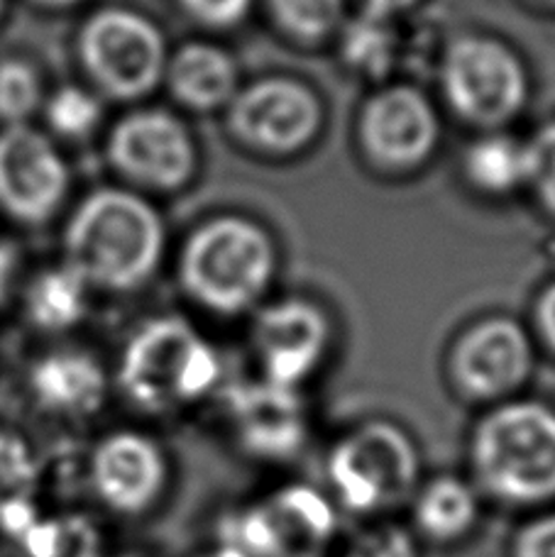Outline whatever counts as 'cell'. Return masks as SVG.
I'll return each instance as SVG.
<instances>
[{"label":"cell","instance_id":"cell-37","mask_svg":"<svg viewBox=\"0 0 555 557\" xmlns=\"http://www.w3.org/2000/svg\"><path fill=\"white\" fill-rule=\"evenodd\" d=\"M546 3H555V0H546Z\"/></svg>","mask_w":555,"mask_h":557},{"label":"cell","instance_id":"cell-2","mask_svg":"<svg viewBox=\"0 0 555 557\" xmlns=\"http://www.w3.org/2000/svg\"><path fill=\"white\" fill-rule=\"evenodd\" d=\"M164 247L162 221L143 198L103 188L78 206L66 231V267L86 284L131 288L155 272Z\"/></svg>","mask_w":555,"mask_h":557},{"label":"cell","instance_id":"cell-25","mask_svg":"<svg viewBox=\"0 0 555 557\" xmlns=\"http://www.w3.org/2000/svg\"><path fill=\"white\" fill-rule=\"evenodd\" d=\"M276 17L304 39H319L338 25L343 0H272Z\"/></svg>","mask_w":555,"mask_h":557},{"label":"cell","instance_id":"cell-17","mask_svg":"<svg viewBox=\"0 0 555 557\" xmlns=\"http://www.w3.org/2000/svg\"><path fill=\"white\" fill-rule=\"evenodd\" d=\"M411 531L431 545L468 541L482 519V496L460 474H435L411 496Z\"/></svg>","mask_w":555,"mask_h":557},{"label":"cell","instance_id":"cell-34","mask_svg":"<svg viewBox=\"0 0 555 557\" xmlns=\"http://www.w3.org/2000/svg\"><path fill=\"white\" fill-rule=\"evenodd\" d=\"M196 557H245V555H240V553L233 550V548H225V545H215V548L206 550V553L196 555Z\"/></svg>","mask_w":555,"mask_h":557},{"label":"cell","instance_id":"cell-14","mask_svg":"<svg viewBox=\"0 0 555 557\" xmlns=\"http://www.w3.org/2000/svg\"><path fill=\"white\" fill-rule=\"evenodd\" d=\"M455 380L470 399L492 401L511 394L531 370V345L514 321L494 318L474 327L458 345Z\"/></svg>","mask_w":555,"mask_h":557},{"label":"cell","instance_id":"cell-12","mask_svg":"<svg viewBox=\"0 0 555 557\" xmlns=\"http://www.w3.org/2000/svg\"><path fill=\"white\" fill-rule=\"evenodd\" d=\"M321 123L313 94L296 82L272 78L247 88L233 103V127L247 143L289 152L309 143Z\"/></svg>","mask_w":555,"mask_h":557},{"label":"cell","instance_id":"cell-31","mask_svg":"<svg viewBox=\"0 0 555 557\" xmlns=\"http://www.w3.org/2000/svg\"><path fill=\"white\" fill-rule=\"evenodd\" d=\"M541 325L546 331L551 345L555 347V286L548 288V294L541 301Z\"/></svg>","mask_w":555,"mask_h":557},{"label":"cell","instance_id":"cell-6","mask_svg":"<svg viewBox=\"0 0 555 557\" xmlns=\"http://www.w3.org/2000/svg\"><path fill=\"white\" fill-rule=\"evenodd\" d=\"M272 267V243L260 227L243 218H221L188 240L182 276L203 306L237 313L260 298L270 284Z\"/></svg>","mask_w":555,"mask_h":557},{"label":"cell","instance_id":"cell-26","mask_svg":"<svg viewBox=\"0 0 555 557\" xmlns=\"http://www.w3.org/2000/svg\"><path fill=\"white\" fill-rule=\"evenodd\" d=\"M39 103L37 74L23 62L0 64V121L23 125Z\"/></svg>","mask_w":555,"mask_h":557},{"label":"cell","instance_id":"cell-5","mask_svg":"<svg viewBox=\"0 0 555 557\" xmlns=\"http://www.w3.org/2000/svg\"><path fill=\"white\" fill-rule=\"evenodd\" d=\"M338 531L331 496L294 482L227 516L218 545L245 557H329Z\"/></svg>","mask_w":555,"mask_h":557},{"label":"cell","instance_id":"cell-27","mask_svg":"<svg viewBox=\"0 0 555 557\" xmlns=\"http://www.w3.org/2000/svg\"><path fill=\"white\" fill-rule=\"evenodd\" d=\"M47 117L57 133L66 137H84L94 131L98 117H101V106L84 88L66 86L52 96L47 106Z\"/></svg>","mask_w":555,"mask_h":557},{"label":"cell","instance_id":"cell-32","mask_svg":"<svg viewBox=\"0 0 555 557\" xmlns=\"http://www.w3.org/2000/svg\"><path fill=\"white\" fill-rule=\"evenodd\" d=\"M13 267H15L13 250H10L8 245L0 243V301H3V298H5L10 274H13Z\"/></svg>","mask_w":555,"mask_h":557},{"label":"cell","instance_id":"cell-9","mask_svg":"<svg viewBox=\"0 0 555 557\" xmlns=\"http://www.w3.org/2000/svg\"><path fill=\"white\" fill-rule=\"evenodd\" d=\"M443 78L455 111L480 125L504 123L527 96V76L517 57L482 37H465L451 47Z\"/></svg>","mask_w":555,"mask_h":557},{"label":"cell","instance_id":"cell-10","mask_svg":"<svg viewBox=\"0 0 555 557\" xmlns=\"http://www.w3.org/2000/svg\"><path fill=\"white\" fill-rule=\"evenodd\" d=\"M69 186L64 159L45 135L27 125L0 133V206L25 223L52 215Z\"/></svg>","mask_w":555,"mask_h":557},{"label":"cell","instance_id":"cell-20","mask_svg":"<svg viewBox=\"0 0 555 557\" xmlns=\"http://www.w3.org/2000/svg\"><path fill=\"white\" fill-rule=\"evenodd\" d=\"M27 311L45 331H66L84 318L86 282L72 267L45 272L27 294Z\"/></svg>","mask_w":555,"mask_h":557},{"label":"cell","instance_id":"cell-11","mask_svg":"<svg viewBox=\"0 0 555 557\" xmlns=\"http://www.w3.org/2000/svg\"><path fill=\"white\" fill-rule=\"evenodd\" d=\"M231 425L243 453L260 462L294 460L309 437L299 392L267 380L243 384L231 394Z\"/></svg>","mask_w":555,"mask_h":557},{"label":"cell","instance_id":"cell-19","mask_svg":"<svg viewBox=\"0 0 555 557\" xmlns=\"http://www.w3.org/2000/svg\"><path fill=\"white\" fill-rule=\"evenodd\" d=\"M170 82L184 103L208 111V108L231 101L235 91V66L221 49L188 45L172 59Z\"/></svg>","mask_w":555,"mask_h":557},{"label":"cell","instance_id":"cell-16","mask_svg":"<svg viewBox=\"0 0 555 557\" xmlns=\"http://www.w3.org/2000/svg\"><path fill=\"white\" fill-rule=\"evenodd\" d=\"M362 137L374 159L392 166H409L431 154L439 139V121L419 91L390 88L365 108Z\"/></svg>","mask_w":555,"mask_h":557},{"label":"cell","instance_id":"cell-4","mask_svg":"<svg viewBox=\"0 0 555 557\" xmlns=\"http://www.w3.org/2000/svg\"><path fill=\"white\" fill-rule=\"evenodd\" d=\"M221 376L211 345L180 318L147 323L125 347L118 380L127 399L150 413H166L203 399Z\"/></svg>","mask_w":555,"mask_h":557},{"label":"cell","instance_id":"cell-36","mask_svg":"<svg viewBox=\"0 0 555 557\" xmlns=\"http://www.w3.org/2000/svg\"><path fill=\"white\" fill-rule=\"evenodd\" d=\"M0 10H3V0H0Z\"/></svg>","mask_w":555,"mask_h":557},{"label":"cell","instance_id":"cell-29","mask_svg":"<svg viewBox=\"0 0 555 557\" xmlns=\"http://www.w3.org/2000/svg\"><path fill=\"white\" fill-rule=\"evenodd\" d=\"M511 557H555V511L521 525L511 541Z\"/></svg>","mask_w":555,"mask_h":557},{"label":"cell","instance_id":"cell-18","mask_svg":"<svg viewBox=\"0 0 555 557\" xmlns=\"http://www.w3.org/2000/svg\"><path fill=\"white\" fill-rule=\"evenodd\" d=\"M37 404L49 413L82 418L96 413L106 399V374L82 352H52L29 374Z\"/></svg>","mask_w":555,"mask_h":557},{"label":"cell","instance_id":"cell-24","mask_svg":"<svg viewBox=\"0 0 555 557\" xmlns=\"http://www.w3.org/2000/svg\"><path fill=\"white\" fill-rule=\"evenodd\" d=\"M341 557H421V548L409 525L374 521L353 535Z\"/></svg>","mask_w":555,"mask_h":557},{"label":"cell","instance_id":"cell-21","mask_svg":"<svg viewBox=\"0 0 555 557\" xmlns=\"http://www.w3.org/2000/svg\"><path fill=\"white\" fill-rule=\"evenodd\" d=\"M468 172L488 191H511L527 182V147L509 137L480 139L468 154Z\"/></svg>","mask_w":555,"mask_h":557},{"label":"cell","instance_id":"cell-22","mask_svg":"<svg viewBox=\"0 0 555 557\" xmlns=\"http://www.w3.org/2000/svg\"><path fill=\"white\" fill-rule=\"evenodd\" d=\"M394 49V29L386 23L384 15H377L368 10V13L345 29L343 54L350 66L360 69L365 74L382 76L390 72Z\"/></svg>","mask_w":555,"mask_h":557},{"label":"cell","instance_id":"cell-7","mask_svg":"<svg viewBox=\"0 0 555 557\" xmlns=\"http://www.w3.org/2000/svg\"><path fill=\"white\" fill-rule=\"evenodd\" d=\"M82 54L98 86L118 98L152 91L166 66L160 29L127 10H103L88 20Z\"/></svg>","mask_w":555,"mask_h":557},{"label":"cell","instance_id":"cell-30","mask_svg":"<svg viewBox=\"0 0 555 557\" xmlns=\"http://www.w3.org/2000/svg\"><path fill=\"white\" fill-rule=\"evenodd\" d=\"M184 5L208 25H233L247 13L250 0H184Z\"/></svg>","mask_w":555,"mask_h":557},{"label":"cell","instance_id":"cell-28","mask_svg":"<svg viewBox=\"0 0 555 557\" xmlns=\"http://www.w3.org/2000/svg\"><path fill=\"white\" fill-rule=\"evenodd\" d=\"M527 178L555 211V123L541 131L527 147Z\"/></svg>","mask_w":555,"mask_h":557},{"label":"cell","instance_id":"cell-15","mask_svg":"<svg viewBox=\"0 0 555 557\" xmlns=\"http://www.w3.org/2000/svg\"><path fill=\"white\" fill-rule=\"evenodd\" d=\"M329 327L323 315L304 301L276 304L255 325L267 382L296 389L321 362Z\"/></svg>","mask_w":555,"mask_h":557},{"label":"cell","instance_id":"cell-3","mask_svg":"<svg viewBox=\"0 0 555 557\" xmlns=\"http://www.w3.org/2000/svg\"><path fill=\"white\" fill-rule=\"evenodd\" d=\"M325 482L338 509L362 519H380L411 502L423 482L421 455L399 425L370 421L331 447Z\"/></svg>","mask_w":555,"mask_h":557},{"label":"cell","instance_id":"cell-35","mask_svg":"<svg viewBox=\"0 0 555 557\" xmlns=\"http://www.w3.org/2000/svg\"><path fill=\"white\" fill-rule=\"evenodd\" d=\"M37 3H42V5H69V3H74V0H37Z\"/></svg>","mask_w":555,"mask_h":557},{"label":"cell","instance_id":"cell-23","mask_svg":"<svg viewBox=\"0 0 555 557\" xmlns=\"http://www.w3.org/2000/svg\"><path fill=\"white\" fill-rule=\"evenodd\" d=\"M39 480L35 455L20 435L0 433V506L33 499Z\"/></svg>","mask_w":555,"mask_h":557},{"label":"cell","instance_id":"cell-1","mask_svg":"<svg viewBox=\"0 0 555 557\" xmlns=\"http://www.w3.org/2000/svg\"><path fill=\"white\" fill-rule=\"evenodd\" d=\"M470 482L482 499L533 509L555 499V411L536 401L502 404L470 441Z\"/></svg>","mask_w":555,"mask_h":557},{"label":"cell","instance_id":"cell-13","mask_svg":"<svg viewBox=\"0 0 555 557\" xmlns=\"http://www.w3.org/2000/svg\"><path fill=\"white\" fill-rule=\"evenodd\" d=\"M113 164L137 182L180 186L194 172V145L176 117L160 111L127 115L111 137Z\"/></svg>","mask_w":555,"mask_h":557},{"label":"cell","instance_id":"cell-33","mask_svg":"<svg viewBox=\"0 0 555 557\" xmlns=\"http://www.w3.org/2000/svg\"><path fill=\"white\" fill-rule=\"evenodd\" d=\"M411 3H414V0H368V10H370V13L390 17L392 13H396V10L409 8Z\"/></svg>","mask_w":555,"mask_h":557},{"label":"cell","instance_id":"cell-8","mask_svg":"<svg viewBox=\"0 0 555 557\" xmlns=\"http://www.w3.org/2000/svg\"><path fill=\"white\" fill-rule=\"evenodd\" d=\"M172 482L162 445L150 435L118 431L106 435L88 457V484L108 511L123 519L152 513Z\"/></svg>","mask_w":555,"mask_h":557}]
</instances>
